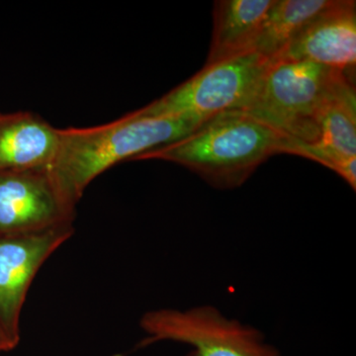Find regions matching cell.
Masks as SVG:
<instances>
[{"mask_svg": "<svg viewBox=\"0 0 356 356\" xmlns=\"http://www.w3.org/2000/svg\"><path fill=\"white\" fill-rule=\"evenodd\" d=\"M58 129L31 112H0V172L48 168L55 161Z\"/></svg>", "mask_w": 356, "mask_h": 356, "instance_id": "cell-10", "label": "cell"}, {"mask_svg": "<svg viewBox=\"0 0 356 356\" xmlns=\"http://www.w3.org/2000/svg\"><path fill=\"white\" fill-rule=\"evenodd\" d=\"M203 123L133 111L95 127L58 129V152L49 168L63 195L76 207L88 185L111 166L186 137Z\"/></svg>", "mask_w": 356, "mask_h": 356, "instance_id": "cell-2", "label": "cell"}, {"mask_svg": "<svg viewBox=\"0 0 356 356\" xmlns=\"http://www.w3.org/2000/svg\"><path fill=\"white\" fill-rule=\"evenodd\" d=\"M140 327L147 334L142 346L175 341L193 348L187 356H281L264 332L214 306L156 309L143 315Z\"/></svg>", "mask_w": 356, "mask_h": 356, "instance_id": "cell-5", "label": "cell"}, {"mask_svg": "<svg viewBox=\"0 0 356 356\" xmlns=\"http://www.w3.org/2000/svg\"><path fill=\"white\" fill-rule=\"evenodd\" d=\"M355 88L343 84L325 103L318 119V139L313 145H299V156L334 170L355 191Z\"/></svg>", "mask_w": 356, "mask_h": 356, "instance_id": "cell-9", "label": "cell"}, {"mask_svg": "<svg viewBox=\"0 0 356 356\" xmlns=\"http://www.w3.org/2000/svg\"><path fill=\"white\" fill-rule=\"evenodd\" d=\"M270 64L269 58L252 51L203 67L188 81L135 112L206 122L225 112L243 111Z\"/></svg>", "mask_w": 356, "mask_h": 356, "instance_id": "cell-4", "label": "cell"}, {"mask_svg": "<svg viewBox=\"0 0 356 356\" xmlns=\"http://www.w3.org/2000/svg\"><path fill=\"white\" fill-rule=\"evenodd\" d=\"M18 344L19 343L11 339V337L0 325V353H8V351L14 350Z\"/></svg>", "mask_w": 356, "mask_h": 356, "instance_id": "cell-13", "label": "cell"}, {"mask_svg": "<svg viewBox=\"0 0 356 356\" xmlns=\"http://www.w3.org/2000/svg\"><path fill=\"white\" fill-rule=\"evenodd\" d=\"M337 0H276L255 41L254 51L273 60L309 23Z\"/></svg>", "mask_w": 356, "mask_h": 356, "instance_id": "cell-12", "label": "cell"}, {"mask_svg": "<svg viewBox=\"0 0 356 356\" xmlns=\"http://www.w3.org/2000/svg\"><path fill=\"white\" fill-rule=\"evenodd\" d=\"M341 70L299 60L271 62L243 112L301 144L318 139L321 112L343 84Z\"/></svg>", "mask_w": 356, "mask_h": 356, "instance_id": "cell-3", "label": "cell"}, {"mask_svg": "<svg viewBox=\"0 0 356 356\" xmlns=\"http://www.w3.org/2000/svg\"><path fill=\"white\" fill-rule=\"evenodd\" d=\"M74 233V224H69L37 233L0 236V325L16 343H20L21 314L33 281Z\"/></svg>", "mask_w": 356, "mask_h": 356, "instance_id": "cell-7", "label": "cell"}, {"mask_svg": "<svg viewBox=\"0 0 356 356\" xmlns=\"http://www.w3.org/2000/svg\"><path fill=\"white\" fill-rule=\"evenodd\" d=\"M299 142L243 111L217 115L186 137L136 156L188 168L217 188H236L277 154L298 156Z\"/></svg>", "mask_w": 356, "mask_h": 356, "instance_id": "cell-1", "label": "cell"}, {"mask_svg": "<svg viewBox=\"0 0 356 356\" xmlns=\"http://www.w3.org/2000/svg\"><path fill=\"white\" fill-rule=\"evenodd\" d=\"M276 0L215 1L212 41L204 67L254 51L257 37Z\"/></svg>", "mask_w": 356, "mask_h": 356, "instance_id": "cell-11", "label": "cell"}, {"mask_svg": "<svg viewBox=\"0 0 356 356\" xmlns=\"http://www.w3.org/2000/svg\"><path fill=\"white\" fill-rule=\"evenodd\" d=\"M355 7L353 0H337L334 6L309 23L271 62H310L341 70L350 76L356 63Z\"/></svg>", "mask_w": 356, "mask_h": 356, "instance_id": "cell-8", "label": "cell"}, {"mask_svg": "<svg viewBox=\"0 0 356 356\" xmlns=\"http://www.w3.org/2000/svg\"><path fill=\"white\" fill-rule=\"evenodd\" d=\"M76 206L63 195L50 168L0 172V236L74 224Z\"/></svg>", "mask_w": 356, "mask_h": 356, "instance_id": "cell-6", "label": "cell"}]
</instances>
